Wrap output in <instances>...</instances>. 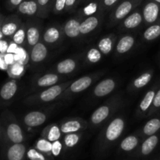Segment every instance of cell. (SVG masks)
<instances>
[{"label":"cell","instance_id":"836d02e7","mask_svg":"<svg viewBox=\"0 0 160 160\" xmlns=\"http://www.w3.org/2000/svg\"><path fill=\"white\" fill-rule=\"evenodd\" d=\"M160 37V19L153 24L147 27L142 34V39L147 42H151Z\"/></svg>","mask_w":160,"mask_h":160},{"label":"cell","instance_id":"11a10c76","mask_svg":"<svg viewBox=\"0 0 160 160\" xmlns=\"http://www.w3.org/2000/svg\"><path fill=\"white\" fill-rule=\"evenodd\" d=\"M152 1L156 2V3H158V4H159V5H160V0H152Z\"/></svg>","mask_w":160,"mask_h":160},{"label":"cell","instance_id":"c3c4849f","mask_svg":"<svg viewBox=\"0 0 160 160\" xmlns=\"http://www.w3.org/2000/svg\"><path fill=\"white\" fill-rule=\"evenodd\" d=\"M18 47H19L18 45H17L15 42H13L12 40H11L10 42H9V47H8L7 53H12V54H15L17 49H18Z\"/></svg>","mask_w":160,"mask_h":160},{"label":"cell","instance_id":"d6986e66","mask_svg":"<svg viewBox=\"0 0 160 160\" xmlns=\"http://www.w3.org/2000/svg\"><path fill=\"white\" fill-rule=\"evenodd\" d=\"M103 17H104V12L102 11L95 15L84 18L81 21V27H80L81 36L88 35L92 34L93 31H95L101 25Z\"/></svg>","mask_w":160,"mask_h":160},{"label":"cell","instance_id":"e575fe53","mask_svg":"<svg viewBox=\"0 0 160 160\" xmlns=\"http://www.w3.org/2000/svg\"><path fill=\"white\" fill-rule=\"evenodd\" d=\"M34 147H35L37 150H38L42 153L45 154L47 156L53 158L52 155V143L50 142L48 140L45 139L43 137H39L34 143Z\"/></svg>","mask_w":160,"mask_h":160},{"label":"cell","instance_id":"9c48e42d","mask_svg":"<svg viewBox=\"0 0 160 160\" xmlns=\"http://www.w3.org/2000/svg\"><path fill=\"white\" fill-rule=\"evenodd\" d=\"M119 84L118 79L113 77H108L98 82L91 91L92 99H102L114 92Z\"/></svg>","mask_w":160,"mask_h":160},{"label":"cell","instance_id":"8992f818","mask_svg":"<svg viewBox=\"0 0 160 160\" xmlns=\"http://www.w3.org/2000/svg\"><path fill=\"white\" fill-rule=\"evenodd\" d=\"M142 3L140 0H122L111 10L108 20V28L118 25Z\"/></svg>","mask_w":160,"mask_h":160},{"label":"cell","instance_id":"6da1fadb","mask_svg":"<svg viewBox=\"0 0 160 160\" xmlns=\"http://www.w3.org/2000/svg\"><path fill=\"white\" fill-rule=\"evenodd\" d=\"M127 126V119L123 115H116L102 126L96 141L98 154H105L121 138Z\"/></svg>","mask_w":160,"mask_h":160},{"label":"cell","instance_id":"60d3db41","mask_svg":"<svg viewBox=\"0 0 160 160\" xmlns=\"http://www.w3.org/2000/svg\"><path fill=\"white\" fill-rule=\"evenodd\" d=\"M160 112V86L159 89L156 91V96H155L154 100H153L152 106L150 109L147 117H152L156 114Z\"/></svg>","mask_w":160,"mask_h":160},{"label":"cell","instance_id":"d6a6232c","mask_svg":"<svg viewBox=\"0 0 160 160\" xmlns=\"http://www.w3.org/2000/svg\"><path fill=\"white\" fill-rule=\"evenodd\" d=\"M103 54L101 53L96 45L90 47L84 53V62L86 64H95L100 62Z\"/></svg>","mask_w":160,"mask_h":160},{"label":"cell","instance_id":"4dcf8cb0","mask_svg":"<svg viewBox=\"0 0 160 160\" xmlns=\"http://www.w3.org/2000/svg\"><path fill=\"white\" fill-rule=\"evenodd\" d=\"M99 12H102L99 0H91L88 3L80 9L78 15L84 20L86 17L95 15Z\"/></svg>","mask_w":160,"mask_h":160},{"label":"cell","instance_id":"5b68a950","mask_svg":"<svg viewBox=\"0 0 160 160\" xmlns=\"http://www.w3.org/2000/svg\"><path fill=\"white\" fill-rule=\"evenodd\" d=\"M104 73L105 71H99V72L91 73L89 75H84L75 81H73L71 84L68 86V88L64 91L63 93L60 96L59 100H62V101L68 100L84 91L87 90L94 83H96L104 75Z\"/></svg>","mask_w":160,"mask_h":160},{"label":"cell","instance_id":"7dc6e473","mask_svg":"<svg viewBox=\"0 0 160 160\" xmlns=\"http://www.w3.org/2000/svg\"><path fill=\"white\" fill-rule=\"evenodd\" d=\"M9 42L10 41L8 40L7 38H3V39H0V53L5 54V53H7Z\"/></svg>","mask_w":160,"mask_h":160},{"label":"cell","instance_id":"44dd1931","mask_svg":"<svg viewBox=\"0 0 160 160\" xmlns=\"http://www.w3.org/2000/svg\"><path fill=\"white\" fill-rule=\"evenodd\" d=\"M82 20L83 19L78 15L66 20L65 23L62 24L66 38H68L72 40H76L81 37V34L80 27Z\"/></svg>","mask_w":160,"mask_h":160},{"label":"cell","instance_id":"9a60e30c","mask_svg":"<svg viewBox=\"0 0 160 160\" xmlns=\"http://www.w3.org/2000/svg\"><path fill=\"white\" fill-rule=\"evenodd\" d=\"M160 83H157L152 86L149 89L144 95L141 101L139 102L138 106L137 111H136V116L139 119L142 118H147L148 112L152 106L153 100H154L155 96H156V91L159 89Z\"/></svg>","mask_w":160,"mask_h":160},{"label":"cell","instance_id":"ee69618b","mask_svg":"<svg viewBox=\"0 0 160 160\" xmlns=\"http://www.w3.org/2000/svg\"><path fill=\"white\" fill-rule=\"evenodd\" d=\"M67 0H55L52 12L54 14H60L65 12Z\"/></svg>","mask_w":160,"mask_h":160},{"label":"cell","instance_id":"db71d44e","mask_svg":"<svg viewBox=\"0 0 160 160\" xmlns=\"http://www.w3.org/2000/svg\"><path fill=\"white\" fill-rule=\"evenodd\" d=\"M3 38H5V37H4V35H3L2 32L1 31V30H0V39H3Z\"/></svg>","mask_w":160,"mask_h":160},{"label":"cell","instance_id":"7bdbcfd3","mask_svg":"<svg viewBox=\"0 0 160 160\" xmlns=\"http://www.w3.org/2000/svg\"><path fill=\"white\" fill-rule=\"evenodd\" d=\"M65 151L64 149L63 144H62V140H59L52 142V155L53 158L54 157H59L62 152Z\"/></svg>","mask_w":160,"mask_h":160},{"label":"cell","instance_id":"bcb514c9","mask_svg":"<svg viewBox=\"0 0 160 160\" xmlns=\"http://www.w3.org/2000/svg\"><path fill=\"white\" fill-rule=\"evenodd\" d=\"M23 1V0H6V8L10 11L17 9Z\"/></svg>","mask_w":160,"mask_h":160},{"label":"cell","instance_id":"4316f807","mask_svg":"<svg viewBox=\"0 0 160 160\" xmlns=\"http://www.w3.org/2000/svg\"><path fill=\"white\" fill-rule=\"evenodd\" d=\"M27 144L24 143L8 144L6 149V160H24L27 157Z\"/></svg>","mask_w":160,"mask_h":160},{"label":"cell","instance_id":"6f0895ef","mask_svg":"<svg viewBox=\"0 0 160 160\" xmlns=\"http://www.w3.org/2000/svg\"><path fill=\"white\" fill-rule=\"evenodd\" d=\"M159 160H160V156H159Z\"/></svg>","mask_w":160,"mask_h":160},{"label":"cell","instance_id":"ba28073f","mask_svg":"<svg viewBox=\"0 0 160 160\" xmlns=\"http://www.w3.org/2000/svg\"><path fill=\"white\" fill-rule=\"evenodd\" d=\"M63 76L54 72H48L43 75H37L31 82V92L35 93L60 83Z\"/></svg>","mask_w":160,"mask_h":160},{"label":"cell","instance_id":"ac0fdd59","mask_svg":"<svg viewBox=\"0 0 160 160\" xmlns=\"http://www.w3.org/2000/svg\"><path fill=\"white\" fill-rule=\"evenodd\" d=\"M144 25L148 27L160 19V5L152 0H148L142 10Z\"/></svg>","mask_w":160,"mask_h":160},{"label":"cell","instance_id":"f35d334b","mask_svg":"<svg viewBox=\"0 0 160 160\" xmlns=\"http://www.w3.org/2000/svg\"><path fill=\"white\" fill-rule=\"evenodd\" d=\"M27 158L29 160H53V158L47 156L34 147L28 149Z\"/></svg>","mask_w":160,"mask_h":160},{"label":"cell","instance_id":"9f6ffc18","mask_svg":"<svg viewBox=\"0 0 160 160\" xmlns=\"http://www.w3.org/2000/svg\"><path fill=\"white\" fill-rule=\"evenodd\" d=\"M86 0H81V3H84V2H85Z\"/></svg>","mask_w":160,"mask_h":160},{"label":"cell","instance_id":"603a6c76","mask_svg":"<svg viewBox=\"0 0 160 160\" xmlns=\"http://www.w3.org/2000/svg\"><path fill=\"white\" fill-rule=\"evenodd\" d=\"M142 141V138L137 132L128 135L120 142L119 151L125 154L134 153L138 148Z\"/></svg>","mask_w":160,"mask_h":160},{"label":"cell","instance_id":"7402d4cb","mask_svg":"<svg viewBox=\"0 0 160 160\" xmlns=\"http://www.w3.org/2000/svg\"><path fill=\"white\" fill-rule=\"evenodd\" d=\"M153 76H154L153 69L145 71L129 83L128 86V91L130 93H134L141 90L149 84Z\"/></svg>","mask_w":160,"mask_h":160},{"label":"cell","instance_id":"83f0119b","mask_svg":"<svg viewBox=\"0 0 160 160\" xmlns=\"http://www.w3.org/2000/svg\"><path fill=\"white\" fill-rule=\"evenodd\" d=\"M117 41V36L113 33L106 35L97 42L96 46L105 56L110 54L114 51L116 43Z\"/></svg>","mask_w":160,"mask_h":160},{"label":"cell","instance_id":"816d5d0a","mask_svg":"<svg viewBox=\"0 0 160 160\" xmlns=\"http://www.w3.org/2000/svg\"><path fill=\"white\" fill-rule=\"evenodd\" d=\"M3 140V131H2V125L1 118H0V141Z\"/></svg>","mask_w":160,"mask_h":160},{"label":"cell","instance_id":"484cf974","mask_svg":"<svg viewBox=\"0 0 160 160\" xmlns=\"http://www.w3.org/2000/svg\"><path fill=\"white\" fill-rule=\"evenodd\" d=\"M19 89V84L17 79L10 78L0 88V100L5 103L13 100Z\"/></svg>","mask_w":160,"mask_h":160},{"label":"cell","instance_id":"3957f363","mask_svg":"<svg viewBox=\"0 0 160 160\" xmlns=\"http://www.w3.org/2000/svg\"><path fill=\"white\" fill-rule=\"evenodd\" d=\"M3 140L6 144L23 143L27 140V134L18 122L16 116L9 110H6L1 115Z\"/></svg>","mask_w":160,"mask_h":160},{"label":"cell","instance_id":"f907efd6","mask_svg":"<svg viewBox=\"0 0 160 160\" xmlns=\"http://www.w3.org/2000/svg\"><path fill=\"white\" fill-rule=\"evenodd\" d=\"M5 54H6V53H5ZM5 54L0 53V69H1V70L7 71L9 65H8L6 63V61H5Z\"/></svg>","mask_w":160,"mask_h":160},{"label":"cell","instance_id":"680465c9","mask_svg":"<svg viewBox=\"0 0 160 160\" xmlns=\"http://www.w3.org/2000/svg\"><path fill=\"white\" fill-rule=\"evenodd\" d=\"M140 1H142H142H143V0H140Z\"/></svg>","mask_w":160,"mask_h":160},{"label":"cell","instance_id":"e0dca14e","mask_svg":"<svg viewBox=\"0 0 160 160\" xmlns=\"http://www.w3.org/2000/svg\"><path fill=\"white\" fill-rule=\"evenodd\" d=\"M28 53L30 64L36 67L45 62L49 55V50L48 47L41 39L39 42L34 45L31 50H28Z\"/></svg>","mask_w":160,"mask_h":160},{"label":"cell","instance_id":"1f68e13d","mask_svg":"<svg viewBox=\"0 0 160 160\" xmlns=\"http://www.w3.org/2000/svg\"><path fill=\"white\" fill-rule=\"evenodd\" d=\"M83 137V132H78V133H67L62 136V141L63 144L64 149L70 150L76 147L81 142Z\"/></svg>","mask_w":160,"mask_h":160},{"label":"cell","instance_id":"681fc988","mask_svg":"<svg viewBox=\"0 0 160 160\" xmlns=\"http://www.w3.org/2000/svg\"><path fill=\"white\" fill-rule=\"evenodd\" d=\"M4 57H5V61H6V63L9 66L16 62L15 58H14V54H12V53H6Z\"/></svg>","mask_w":160,"mask_h":160},{"label":"cell","instance_id":"52a82bcc","mask_svg":"<svg viewBox=\"0 0 160 160\" xmlns=\"http://www.w3.org/2000/svg\"><path fill=\"white\" fill-rule=\"evenodd\" d=\"M66 38L62 24H52L47 27L42 32V41L48 48H56L63 42Z\"/></svg>","mask_w":160,"mask_h":160},{"label":"cell","instance_id":"f5cc1de1","mask_svg":"<svg viewBox=\"0 0 160 160\" xmlns=\"http://www.w3.org/2000/svg\"><path fill=\"white\" fill-rule=\"evenodd\" d=\"M5 17H4V16H3L2 14L0 13V29H1V27H2V25L3 21H4Z\"/></svg>","mask_w":160,"mask_h":160},{"label":"cell","instance_id":"8fae6325","mask_svg":"<svg viewBox=\"0 0 160 160\" xmlns=\"http://www.w3.org/2000/svg\"><path fill=\"white\" fill-rule=\"evenodd\" d=\"M144 24L143 16L141 9H136L118 24L120 32H129L136 31Z\"/></svg>","mask_w":160,"mask_h":160},{"label":"cell","instance_id":"4fadbf2b","mask_svg":"<svg viewBox=\"0 0 160 160\" xmlns=\"http://www.w3.org/2000/svg\"><path fill=\"white\" fill-rule=\"evenodd\" d=\"M62 135L78 132H84L88 128V122L80 117H70L63 119L59 123Z\"/></svg>","mask_w":160,"mask_h":160},{"label":"cell","instance_id":"7a4b0ae2","mask_svg":"<svg viewBox=\"0 0 160 160\" xmlns=\"http://www.w3.org/2000/svg\"><path fill=\"white\" fill-rule=\"evenodd\" d=\"M123 98L120 93H116L109 97L91 115L88 122L89 128L96 129L103 126L116 115L117 111L123 106Z\"/></svg>","mask_w":160,"mask_h":160},{"label":"cell","instance_id":"cb8c5ba5","mask_svg":"<svg viewBox=\"0 0 160 160\" xmlns=\"http://www.w3.org/2000/svg\"><path fill=\"white\" fill-rule=\"evenodd\" d=\"M21 19L17 15V14H12V15L6 17L3 21L2 25L1 27V31L2 32L5 38H12V35L17 32V30L20 28L22 24Z\"/></svg>","mask_w":160,"mask_h":160},{"label":"cell","instance_id":"277c9868","mask_svg":"<svg viewBox=\"0 0 160 160\" xmlns=\"http://www.w3.org/2000/svg\"><path fill=\"white\" fill-rule=\"evenodd\" d=\"M72 82V80H67L51 87L34 93L23 100V104L28 106H34L39 104H46L52 101H57L64 91L71 84Z\"/></svg>","mask_w":160,"mask_h":160},{"label":"cell","instance_id":"d590c367","mask_svg":"<svg viewBox=\"0 0 160 160\" xmlns=\"http://www.w3.org/2000/svg\"><path fill=\"white\" fill-rule=\"evenodd\" d=\"M39 7L38 18H46L52 12L55 0H37Z\"/></svg>","mask_w":160,"mask_h":160},{"label":"cell","instance_id":"ffe728a7","mask_svg":"<svg viewBox=\"0 0 160 160\" xmlns=\"http://www.w3.org/2000/svg\"><path fill=\"white\" fill-rule=\"evenodd\" d=\"M79 66V61L77 57H69L62 60L55 64L50 72L61 75H70L76 72Z\"/></svg>","mask_w":160,"mask_h":160},{"label":"cell","instance_id":"74e56055","mask_svg":"<svg viewBox=\"0 0 160 160\" xmlns=\"http://www.w3.org/2000/svg\"><path fill=\"white\" fill-rule=\"evenodd\" d=\"M7 73L11 78L17 79L23 76L25 73V65L19 62H15L9 65L7 69Z\"/></svg>","mask_w":160,"mask_h":160},{"label":"cell","instance_id":"b9f144b4","mask_svg":"<svg viewBox=\"0 0 160 160\" xmlns=\"http://www.w3.org/2000/svg\"><path fill=\"white\" fill-rule=\"evenodd\" d=\"M122 0H99L101 11L105 13L106 11L112 10Z\"/></svg>","mask_w":160,"mask_h":160},{"label":"cell","instance_id":"f546056e","mask_svg":"<svg viewBox=\"0 0 160 160\" xmlns=\"http://www.w3.org/2000/svg\"><path fill=\"white\" fill-rule=\"evenodd\" d=\"M41 137L45 138L52 143L62 139V133L59 124L51 123L46 125L41 133Z\"/></svg>","mask_w":160,"mask_h":160},{"label":"cell","instance_id":"8d00e7d4","mask_svg":"<svg viewBox=\"0 0 160 160\" xmlns=\"http://www.w3.org/2000/svg\"><path fill=\"white\" fill-rule=\"evenodd\" d=\"M11 40L15 42L19 46L25 47L26 48L27 43V29H26V23H23L21 26L20 27L17 32L12 35L11 38Z\"/></svg>","mask_w":160,"mask_h":160},{"label":"cell","instance_id":"f6af8a7d","mask_svg":"<svg viewBox=\"0 0 160 160\" xmlns=\"http://www.w3.org/2000/svg\"><path fill=\"white\" fill-rule=\"evenodd\" d=\"M80 4H81V0H67L65 12H72Z\"/></svg>","mask_w":160,"mask_h":160},{"label":"cell","instance_id":"d4e9b609","mask_svg":"<svg viewBox=\"0 0 160 160\" xmlns=\"http://www.w3.org/2000/svg\"><path fill=\"white\" fill-rule=\"evenodd\" d=\"M160 132V112L156 114V115L152 116V119L147 121L145 125L137 131L142 140L148 137V136H152V135L157 134Z\"/></svg>","mask_w":160,"mask_h":160},{"label":"cell","instance_id":"5bb4252c","mask_svg":"<svg viewBox=\"0 0 160 160\" xmlns=\"http://www.w3.org/2000/svg\"><path fill=\"white\" fill-rule=\"evenodd\" d=\"M52 109L37 110L26 113L22 118L23 125L28 128H37L43 125L48 119Z\"/></svg>","mask_w":160,"mask_h":160},{"label":"cell","instance_id":"7c38bea8","mask_svg":"<svg viewBox=\"0 0 160 160\" xmlns=\"http://www.w3.org/2000/svg\"><path fill=\"white\" fill-rule=\"evenodd\" d=\"M159 142V133L145 138L142 140L138 148L134 153V157L136 159H144V158H147L156 150Z\"/></svg>","mask_w":160,"mask_h":160},{"label":"cell","instance_id":"2e32d148","mask_svg":"<svg viewBox=\"0 0 160 160\" xmlns=\"http://www.w3.org/2000/svg\"><path fill=\"white\" fill-rule=\"evenodd\" d=\"M137 44V38L133 34H125L117 39L114 53L116 56H123L128 54Z\"/></svg>","mask_w":160,"mask_h":160},{"label":"cell","instance_id":"30bf717a","mask_svg":"<svg viewBox=\"0 0 160 160\" xmlns=\"http://www.w3.org/2000/svg\"><path fill=\"white\" fill-rule=\"evenodd\" d=\"M26 49L28 51L42 39V22L38 19H29L26 22Z\"/></svg>","mask_w":160,"mask_h":160},{"label":"cell","instance_id":"ab89813d","mask_svg":"<svg viewBox=\"0 0 160 160\" xmlns=\"http://www.w3.org/2000/svg\"><path fill=\"white\" fill-rule=\"evenodd\" d=\"M16 62L21 63V64L26 65L28 63H29V53L25 47L19 46L17 52L14 54Z\"/></svg>","mask_w":160,"mask_h":160},{"label":"cell","instance_id":"f1b7e54d","mask_svg":"<svg viewBox=\"0 0 160 160\" xmlns=\"http://www.w3.org/2000/svg\"><path fill=\"white\" fill-rule=\"evenodd\" d=\"M17 11L21 15L38 17L39 7L37 0H23V3L17 8Z\"/></svg>","mask_w":160,"mask_h":160}]
</instances>
